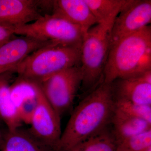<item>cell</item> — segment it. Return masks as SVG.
<instances>
[{
  "instance_id": "obj_1",
  "label": "cell",
  "mask_w": 151,
  "mask_h": 151,
  "mask_svg": "<svg viewBox=\"0 0 151 151\" xmlns=\"http://www.w3.org/2000/svg\"><path fill=\"white\" fill-rule=\"evenodd\" d=\"M115 109L112 83H101L73 110L57 147L71 151L86 139L106 128Z\"/></svg>"
},
{
  "instance_id": "obj_2",
  "label": "cell",
  "mask_w": 151,
  "mask_h": 151,
  "mask_svg": "<svg viewBox=\"0 0 151 151\" xmlns=\"http://www.w3.org/2000/svg\"><path fill=\"white\" fill-rule=\"evenodd\" d=\"M151 70V27L147 26L127 36L111 47L103 82L132 77Z\"/></svg>"
},
{
  "instance_id": "obj_3",
  "label": "cell",
  "mask_w": 151,
  "mask_h": 151,
  "mask_svg": "<svg viewBox=\"0 0 151 151\" xmlns=\"http://www.w3.org/2000/svg\"><path fill=\"white\" fill-rule=\"evenodd\" d=\"M116 18L97 24L84 35L81 48V88L88 94L103 82V73L111 48V31Z\"/></svg>"
},
{
  "instance_id": "obj_4",
  "label": "cell",
  "mask_w": 151,
  "mask_h": 151,
  "mask_svg": "<svg viewBox=\"0 0 151 151\" xmlns=\"http://www.w3.org/2000/svg\"><path fill=\"white\" fill-rule=\"evenodd\" d=\"M81 48L53 42L28 55L13 72L19 76L40 83L59 71L80 65Z\"/></svg>"
},
{
  "instance_id": "obj_5",
  "label": "cell",
  "mask_w": 151,
  "mask_h": 151,
  "mask_svg": "<svg viewBox=\"0 0 151 151\" xmlns=\"http://www.w3.org/2000/svg\"><path fill=\"white\" fill-rule=\"evenodd\" d=\"M85 34L79 26L53 14L44 15L33 22L15 29V35L79 47Z\"/></svg>"
},
{
  "instance_id": "obj_6",
  "label": "cell",
  "mask_w": 151,
  "mask_h": 151,
  "mask_svg": "<svg viewBox=\"0 0 151 151\" xmlns=\"http://www.w3.org/2000/svg\"><path fill=\"white\" fill-rule=\"evenodd\" d=\"M81 82L78 65L59 71L39 84L47 99L60 117L73 104Z\"/></svg>"
},
{
  "instance_id": "obj_7",
  "label": "cell",
  "mask_w": 151,
  "mask_h": 151,
  "mask_svg": "<svg viewBox=\"0 0 151 151\" xmlns=\"http://www.w3.org/2000/svg\"><path fill=\"white\" fill-rule=\"evenodd\" d=\"M151 22V0H127L113 21L111 47L123 38L150 25Z\"/></svg>"
},
{
  "instance_id": "obj_8",
  "label": "cell",
  "mask_w": 151,
  "mask_h": 151,
  "mask_svg": "<svg viewBox=\"0 0 151 151\" xmlns=\"http://www.w3.org/2000/svg\"><path fill=\"white\" fill-rule=\"evenodd\" d=\"M30 124L35 137L47 145H57L62 134L60 117L47 99L41 87Z\"/></svg>"
},
{
  "instance_id": "obj_9",
  "label": "cell",
  "mask_w": 151,
  "mask_h": 151,
  "mask_svg": "<svg viewBox=\"0 0 151 151\" xmlns=\"http://www.w3.org/2000/svg\"><path fill=\"white\" fill-rule=\"evenodd\" d=\"M54 42L43 41L28 37H13L0 47V76L14 69L31 53Z\"/></svg>"
},
{
  "instance_id": "obj_10",
  "label": "cell",
  "mask_w": 151,
  "mask_h": 151,
  "mask_svg": "<svg viewBox=\"0 0 151 151\" xmlns=\"http://www.w3.org/2000/svg\"><path fill=\"white\" fill-rule=\"evenodd\" d=\"M43 16L38 1L0 0V24L16 28L33 22Z\"/></svg>"
},
{
  "instance_id": "obj_11",
  "label": "cell",
  "mask_w": 151,
  "mask_h": 151,
  "mask_svg": "<svg viewBox=\"0 0 151 151\" xmlns=\"http://www.w3.org/2000/svg\"><path fill=\"white\" fill-rule=\"evenodd\" d=\"M115 98L151 105V70L112 83Z\"/></svg>"
},
{
  "instance_id": "obj_12",
  "label": "cell",
  "mask_w": 151,
  "mask_h": 151,
  "mask_svg": "<svg viewBox=\"0 0 151 151\" xmlns=\"http://www.w3.org/2000/svg\"><path fill=\"white\" fill-rule=\"evenodd\" d=\"M51 14L79 26L86 33L97 24V20L84 0L53 1Z\"/></svg>"
},
{
  "instance_id": "obj_13",
  "label": "cell",
  "mask_w": 151,
  "mask_h": 151,
  "mask_svg": "<svg viewBox=\"0 0 151 151\" xmlns=\"http://www.w3.org/2000/svg\"><path fill=\"white\" fill-rule=\"evenodd\" d=\"M111 122L113 125L112 133L118 144L151 129L150 123L128 115L117 109L116 106Z\"/></svg>"
},
{
  "instance_id": "obj_14",
  "label": "cell",
  "mask_w": 151,
  "mask_h": 151,
  "mask_svg": "<svg viewBox=\"0 0 151 151\" xmlns=\"http://www.w3.org/2000/svg\"><path fill=\"white\" fill-rule=\"evenodd\" d=\"M9 73L0 76V116L9 132H13L18 129L22 122L11 97L10 85L6 77Z\"/></svg>"
},
{
  "instance_id": "obj_15",
  "label": "cell",
  "mask_w": 151,
  "mask_h": 151,
  "mask_svg": "<svg viewBox=\"0 0 151 151\" xmlns=\"http://www.w3.org/2000/svg\"><path fill=\"white\" fill-rule=\"evenodd\" d=\"M118 145L112 132L105 128L86 139L71 151H117Z\"/></svg>"
},
{
  "instance_id": "obj_16",
  "label": "cell",
  "mask_w": 151,
  "mask_h": 151,
  "mask_svg": "<svg viewBox=\"0 0 151 151\" xmlns=\"http://www.w3.org/2000/svg\"><path fill=\"white\" fill-rule=\"evenodd\" d=\"M97 24L116 18L127 0H84Z\"/></svg>"
},
{
  "instance_id": "obj_17",
  "label": "cell",
  "mask_w": 151,
  "mask_h": 151,
  "mask_svg": "<svg viewBox=\"0 0 151 151\" xmlns=\"http://www.w3.org/2000/svg\"><path fill=\"white\" fill-rule=\"evenodd\" d=\"M18 130L9 132L6 139L5 151H40L31 137Z\"/></svg>"
},
{
  "instance_id": "obj_18",
  "label": "cell",
  "mask_w": 151,
  "mask_h": 151,
  "mask_svg": "<svg viewBox=\"0 0 151 151\" xmlns=\"http://www.w3.org/2000/svg\"><path fill=\"white\" fill-rule=\"evenodd\" d=\"M115 106L117 109L128 115L151 124V105H142L115 98Z\"/></svg>"
},
{
  "instance_id": "obj_19",
  "label": "cell",
  "mask_w": 151,
  "mask_h": 151,
  "mask_svg": "<svg viewBox=\"0 0 151 151\" xmlns=\"http://www.w3.org/2000/svg\"><path fill=\"white\" fill-rule=\"evenodd\" d=\"M151 147V129L119 144L117 151H145Z\"/></svg>"
},
{
  "instance_id": "obj_20",
  "label": "cell",
  "mask_w": 151,
  "mask_h": 151,
  "mask_svg": "<svg viewBox=\"0 0 151 151\" xmlns=\"http://www.w3.org/2000/svg\"><path fill=\"white\" fill-rule=\"evenodd\" d=\"M15 28L0 24V47L13 38Z\"/></svg>"
},
{
  "instance_id": "obj_21",
  "label": "cell",
  "mask_w": 151,
  "mask_h": 151,
  "mask_svg": "<svg viewBox=\"0 0 151 151\" xmlns=\"http://www.w3.org/2000/svg\"><path fill=\"white\" fill-rule=\"evenodd\" d=\"M0 138H1V135H0Z\"/></svg>"
}]
</instances>
